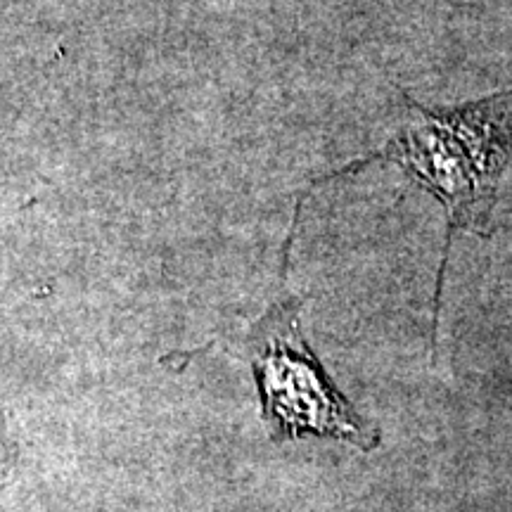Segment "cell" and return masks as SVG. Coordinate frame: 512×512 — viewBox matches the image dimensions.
Returning <instances> with one entry per match:
<instances>
[{
  "label": "cell",
  "instance_id": "1",
  "mask_svg": "<svg viewBox=\"0 0 512 512\" xmlns=\"http://www.w3.org/2000/svg\"><path fill=\"white\" fill-rule=\"evenodd\" d=\"M413 119L382 157L446 207V252L456 230L491 235V211L505 166L512 159V91L430 110L408 98Z\"/></svg>",
  "mask_w": 512,
  "mask_h": 512
},
{
  "label": "cell",
  "instance_id": "2",
  "mask_svg": "<svg viewBox=\"0 0 512 512\" xmlns=\"http://www.w3.org/2000/svg\"><path fill=\"white\" fill-rule=\"evenodd\" d=\"M254 380L275 439L335 437L373 448L377 437L354 413L299 330L297 306H273L254 330Z\"/></svg>",
  "mask_w": 512,
  "mask_h": 512
}]
</instances>
